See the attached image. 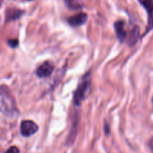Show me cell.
Segmentation results:
<instances>
[{
    "mask_svg": "<svg viewBox=\"0 0 153 153\" xmlns=\"http://www.w3.org/2000/svg\"><path fill=\"white\" fill-rule=\"evenodd\" d=\"M15 111V103L11 97L5 94H0V111L10 114Z\"/></svg>",
    "mask_w": 153,
    "mask_h": 153,
    "instance_id": "1",
    "label": "cell"
},
{
    "mask_svg": "<svg viewBox=\"0 0 153 153\" xmlns=\"http://www.w3.org/2000/svg\"><path fill=\"white\" fill-rule=\"evenodd\" d=\"M90 86V82L88 80L84 81L82 84L79 86L78 89L74 94V97H73V102L76 105L79 106L83 101L84 98L85 97L87 91H88V88Z\"/></svg>",
    "mask_w": 153,
    "mask_h": 153,
    "instance_id": "2",
    "label": "cell"
},
{
    "mask_svg": "<svg viewBox=\"0 0 153 153\" xmlns=\"http://www.w3.org/2000/svg\"><path fill=\"white\" fill-rule=\"evenodd\" d=\"M38 130V126L35 123L31 120H24L21 123L20 131L21 134L25 137H29L35 134Z\"/></svg>",
    "mask_w": 153,
    "mask_h": 153,
    "instance_id": "3",
    "label": "cell"
},
{
    "mask_svg": "<svg viewBox=\"0 0 153 153\" xmlns=\"http://www.w3.org/2000/svg\"><path fill=\"white\" fill-rule=\"evenodd\" d=\"M54 70V66L49 61H46L43 64H42L40 67L37 68L36 73L37 76L40 78L48 77L52 73Z\"/></svg>",
    "mask_w": 153,
    "mask_h": 153,
    "instance_id": "4",
    "label": "cell"
},
{
    "mask_svg": "<svg viewBox=\"0 0 153 153\" xmlns=\"http://www.w3.org/2000/svg\"><path fill=\"white\" fill-rule=\"evenodd\" d=\"M88 19V15L85 13H79L72 17L69 18L68 22L70 25L73 27L79 26L86 22Z\"/></svg>",
    "mask_w": 153,
    "mask_h": 153,
    "instance_id": "5",
    "label": "cell"
},
{
    "mask_svg": "<svg viewBox=\"0 0 153 153\" xmlns=\"http://www.w3.org/2000/svg\"><path fill=\"white\" fill-rule=\"evenodd\" d=\"M114 28L117 36L120 42H123L126 38V31L124 30V22L123 21H117L114 23Z\"/></svg>",
    "mask_w": 153,
    "mask_h": 153,
    "instance_id": "6",
    "label": "cell"
},
{
    "mask_svg": "<svg viewBox=\"0 0 153 153\" xmlns=\"http://www.w3.org/2000/svg\"><path fill=\"white\" fill-rule=\"evenodd\" d=\"M67 7L72 10H79L84 6L83 0H64Z\"/></svg>",
    "mask_w": 153,
    "mask_h": 153,
    "instance_id": "7",
    "label": "cell"
},
{
    "mask_svg": "<svg viewBox=\"0 0 153 153\" xmlns=\"http://www.w3.org/2000/svg\"><path fill=\"white\" fill-rule=\"evenodd\" d=\"M139 35V28L138 27H134V29L131 31V32L130 33L129 38H128V44H130L131 46L134 45L136 43V40H137V37Z\"/></svg>",
    "mask_w": 153,
    "mask_h": 153,
    "instance_id": "8",
    "label": "cell"
},
{
    "mask_svg": "<svg viewBox=\"0 0 153 153\" xmlns=\"http://www.w3.org/2000/svg\"><path fill=\"white\" fill-rule=\"evenodd\" d=\"M22 14V11L20 10H17V9H10L7 11V18L10 20L11 19H18L19 16Z\"/></svg>",
    "mask_w": 153,
    "mask_h": 153,
    "instance_id": "9",
    "label": "cell"
},
{
    "mask_svg": "<svg viewBox=\"0 0 153 153\" xmlns=\"http://www.w3.org/2000/svg\"><path fill=\"white\" fill-rule=\"evenodd\" d=\"M140 4L146 9V10L149 13V19H151L152 11V0H138Z\"/></svg>",
    "mask_w": 153,
    "mask_h": 153,
    "instance_id": "10",
    "label": "cell"
},
{
    "mask_svg": "<svg viewBox=\"0 0 153 153\" xmlns=\"http://www.w3.org/2000/svg\"><path fill=\"white\" fill-rule=\"evenodd\" d=\"M5 153H19V150L16 146H11L6 151Z\"/></svg>",
    "mask_w": 153,
    "mask_h": 153,
    "instance_id": "11",
    "label": "cell"
},
{
    "mask_svg": "<svg viewBox=\"0 0 153 153\" xmlns=\"http://www.w3.org/2000/svg\"><path fill=\"white\" fill-rule=\"evenodd\" d=\"M9 44L10 45V46L12 47H15V46L17 45V40H9Z\"/></svg>",
    "mask_w": 153,
    "mask_h": 153,
    "instance_id": "12",
    "label": "cell"
}]
</instances>
